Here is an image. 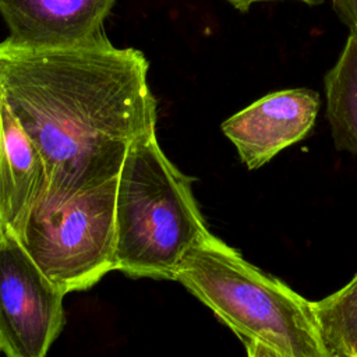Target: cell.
<instances>
[{
	"label": "cell",
	"instance_id": "obj_6",
	"mask_svg": "<svg viewBox=\"0 0 357 357\" xmlns=\"http://www.w3.org/2000/svg\"><path fill=\"white\" fill-rule=\"evenodd\" d=\"M319 105L312 89L276 91L226 119L222 131L247 169L255 170L311 131Z\"/></svg>",
	"mask_w": 357,
	"mask_h": 357
},
{
	"label": "cell",
	"instance_id": "obj_10",
	"mask_svg": "<svg viewBox=\"0 0 357 357\" xmlns=\"http://www.w3.org/2000/svg\"><path fill=\"white\" fill-rule=\"evenodd\" d=\"M312 310L328 357H357V275Z\"/></svg>",
	"mask_w": 357,
	"mask_h": 357
},
{
	"label": "cell",
	"instance_id": "obj_13",
	"mask_svg": "<svg viewBox=\"0 0 357 357\" xmlns=\"http://www.w3.org/2000/svg\"><path fill=\"white\" fill-rule=\"evenodd\" d=\"M229 1L234 8H237L238 11H248L251 8L252 4L255 3H266V1H280V0H226ZM294 1H301V3H305L308 6H319L322 4L325 0H294Z\"/></svg>",
	"mask_w": 357,
	"mask_h": 357
},
{
	"label": "cell",
	"instance_id": "obj_2",
	"mask_svg": "<svg viewBox=\"0 0 357 357\" xmlns=\"http://www.w3.org/2000/svg\"><path fill=\"white\" fill-rule=\"evenodd\" d=\"M192 181L165 155L155 130L132 142L117 174L116 271L174 280L185 254L212 234Z\"/></svg>",
	"mask_w": 357,
	"mask_h": 357
},
{
	"label": "cell",
	"instance_id": "obj_3",
	"mask_svg": "<svg viewBox=\"0 0 357 357\" xmlns=\"http://www.w3.org/2000/svg\"><path fill=\"white\" fill-rule=\"evenodd\" d=\"M174 280L244 343L259 342L284 357H328L312 301L213 234L185 254Z\"/></svg>",
	"mask_w": 357,
	"mask_h": 357
},
{
	"label": "cell",
	"instance_id": "obj_5",
	"mask_svg": "<svg viewBox=\"0 0 357 357\" xmlns=\"http://www.w3.org/2000/svg\"><path fill=\"white\" fill-rule=\"evenodd\" d=\"M64 296L20 237L0 223V353L46 357L66 322Z\"/></svg>",
	"mask_w": 357,
	"mask_h": 357
},
{
	"label": "cell",
	"instance_id": "obj_8",
	"mask_svg": "<svg viewBox=\"0 0 357 357\" xmlns=\"http://www.w3.org/2000/svg\"><path fill=\"white\" fill-rule=\"evenodd\" d=\"M43 190L42 158L0 96V223L21 237Z\"/></svg>",
	"mask_w": 357,
	"mask_h": 357
},
{
	"label": "cell",
	"instance_id": "obj_11",
	"mask_svg": "<svg viewBox=\"0 0 357 357\" xmlns=\"http://www.w3.org/2000/svg\"><path fill=\"white\" fill-rule=\"evenodd\" d=\"M332 4L339 18L350 31L357 32V0H332Z\"/></svg>",
	"mask_w": 357,
	"mask_h": 357
},
{
	"label": "cell",
	"instance_id": "obj_1",
	"mask_svg": "<svg viewBox=\"0 0 357 357\" xmlns=\"http://www.w3.org/2000/svg\"><path fill=\"white\" fill-rule=\"evenodd\" d=\"M142 52L100 39L60 49L0 42V96L36 146L45 190L33 212L114 178L132 142L156 127Z\"/></svg>",
	"mask_w": 357,
	"mask_h": 357
},
{
	"label": "cell",
	"instance_id": "obj_7",
	"mask_svg": "<svg viewBox=\"0 0 357 357\" xmlns=\"http://www.w3.org/2000/svg\"><path fill=\"white\" fill-rule=\"evenodd\" d=\"M116 0H0L8 40L32 49L84 45L105 35Z\"/></svg>",
	"mask_w": 357,
	"mask_h": 357
},
{
	"label": "cell",
	"instance_id": "obj_9",
	"mask_svg": "<svg viewBox=\"0 0 357 357\" xmlns=\"http://www.w3.org/2000/svg\"><path fill=\"white\" fill-rule=\"evenodd\" d=\"M326 117L337 149L357 156V32L350 31L335 66L325 75Z\"/></svg>",
	"mask_w": 357,
	"mask_h": 357
},
{
	"label": "cell",
	"instance_id": "obj_4",
	"mask_svg": "<svg viewBox=\"0 0 357 357\" xmlns=\"http://www.w3.org/2000/svg\"><path fill=\"white\" fill-rule=\"evenodd\" d=\"M117 176L50 212H32L20 237L39 269L66 294L116 271Z\"/></svg>",
	"mask_w": 357,
	"mask_h": 357
},
{
	"label": "cell",
	"instance_id": "obj_12",
	"mask_svg": "<svg viewBox=\"0 0 357 357\" xmlns=\"http://www.w3.org/2000/svg\"><path fill=\"white\" fill-rule=\"evenodd\" d=\"M244 344L247 350V357H284L259 342H245Z\"/></svg>",
	"mask_w": 357,
	"mask_h": 357
}]
</instances>
